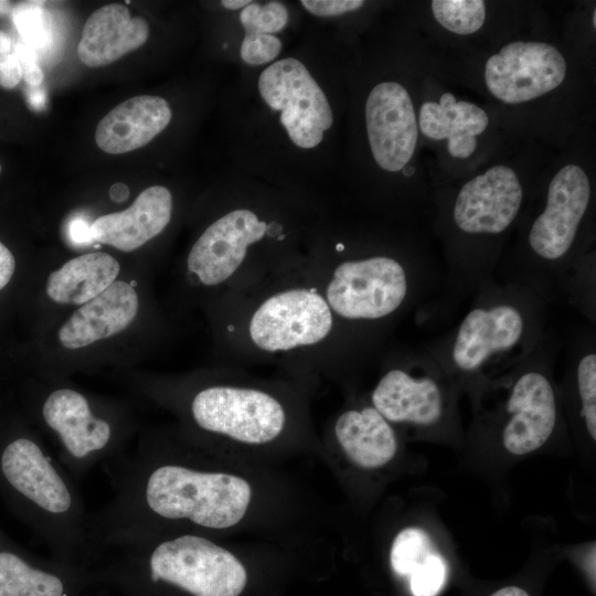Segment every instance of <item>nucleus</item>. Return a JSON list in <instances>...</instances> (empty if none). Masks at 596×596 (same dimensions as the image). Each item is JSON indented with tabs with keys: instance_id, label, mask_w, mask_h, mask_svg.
<instances>
[{
	"instance_id": "obj_34",
	"label": "nucleus",
	"mask_w": 596,
	"mask_h": 596,
	"mask_svg": "<svg viewBox=\"0 0 596 596\" xmlns=\"http://www.w3.org/2000/svg\"><path fill=\"white\" fill-rule=\"evenodd\" d=\"M490 596H529V594L520 587L508 586L494 592Z\"/></svg>"
},
{
	"instance_id": "obj_16",
	"label": "nucleus",
	"mask_w": 596,
	"mask_h": 596,
	"mask_svg": "<svg viewBox=\"0 0 596 596\" xmlns=\"http://www.w3.org/2000/svg\"><path fill=\"white\" fill-rule=\"evenodd\" d=\"M172 207L171 192L166 187L152 185L145 189L127 210L97 217L89 234L96 242L131 252L166 228Z\"/></svg>"
},
{
	"instance_id": "obj_35",
	"label": "nucleus",
	"mask_w": 596,
	"mask_h": 596,
	"mask_svg": "<svg viewBox=\"0 0 596 596\" xmlns=\"http://www.w3.org/2000/svg\"><path fill=\"white\" fill-rule=\"evenodd\" d=\"M128 188L123 183H115L109 191L110 196L115 201H123L128 195Z\"/></svg>"
},
{
	"instance_id": "obj_6",
	"label": "nucleus",
	"mask_w": 596,
	"mask_h": 596,
	"mask_svg": "<svg viewBox=\"0 0 596 596\" xmlns=\"http://www.w3.org/2000/svg\"><path fill=\"white\" fill-rule=\"evenodd\" d=\"M396 360L375 385L372 406L391 424L419 430L441 426L451 411L448 383L453 381L425 347Z\"/></svg>"
},
{
	"instance_id": "obj_7",
	"label": "nucleus",
	"mask_w": 596,
	"mask_h": 596,
	"mask_svg": "<svg viewBox=\"0 0 596 596\" xmlns=\"http://www.w3.org/2000/svg\"><path fill=\"white\" fill-rule=\"evenodd\" d=\"M40 414L54 436L56 459L76 481L96 465L121 454L120 429L74 389L58 387L49 392Z\"/></svg>"
},
{
	"instance_id": "obj_32",
	"label": "nucleus",
	"mask_w": 596,
	"mask_h": 596,
	"mask_svg": "<svg viewBox=\"0 0 596 596\" xmlns=\"http://www.w3.org/2000/svg\"><path fill=\"white\" fill-rule=\"evenodd\" d=\"M22 78V71L17 55L10 54L0 56V86L6 89L14 88Z\"/></svg>"
},
{
	"instance_id": "obj_27",
	"label": "nucleus",
	"mask_w": 596,
	"mask_h": 596,
	"mask_svg": "<svg viewBox=\"0 0 596 596\" xmlns=\"http://www.w3.org/2000/svg\"><path fill=\"white\" fill-rule=\"evenodd\" d=\"M289 13L285 4L270 1L265 4L251 2L241 10L240 22L245 32L275 34L288 23Z\"/></svg>"
},
{
	"instance_id": "obj_37",
	"label": "nucleus",
	"mask_w": 596,
	"mask_h": 596,
	"mask_svg": "<svg viewBox=\"0 0 596 596\" xmlns=\"http://www.w3.org/2000/svg\"><path fill=\"white\" fill-rule=\"evenodd\" d=\"M251 2L252 1L249 0H223L221 1V4L228 10L235 11V10H242Z\"/></svg>"
},
{
	"instance_id": "obj_31",
	"label": "nucleus",
	"mask_w": 596,
	"mask_h": 596,
	"mask_svg": "<svg viewBox=\"0 0 596 596\" xmlns=\"http://www.w3.org/2000/svg\"><path fill=\"white\" fill-rule=\"evenodd\" d=\"M300 4L317 17H337L360 9L362 0H301Z\"/></svg>"
},
{
	"instance_id": "obj_4",
	"label": "nucleus",
	"mask_w": 596,
	"mask_h": 596,
	"mask_svg": "<svg viewBox=\"0 0 596 596\" xmlns=\"http://www.w3.org/2000/svg\"><path fill=\"white\" fill-rule=\"evenodd\" d=\"M444 270L409 264L389 254L339 263L327 284L331 311L354 323H380L416 306L427 307L439 294Z\"/></svg>"
},
{
	"instance_id": "obj_21",
	"label": "nucleus",
	"mask_w": 596,
	"mask_h": 596,
	"mask_svg": "<svg viewBox=\"0 0 596 596\" xmlns=\"http://www.w3.org/2000/svg\"><path fill=\"white\" fill-rule=\"evenodd\" d=\"M422 132L435 140L447 139L448 152L455 158H468L476 150V136L489 124L487 113L466 100H456L451 93L440 96L439 103L426 102L419 109Z\"/></svg>"
},
{
	"instance_id": "obj_1",
	"label": "nucleus",
	"mask_w": 596,
	"mask_h": 596,
	"mask_svg": "<svg viewBox=\"0 0 596 596\" xmlns=\"http://www.w3.org/2000/svg\"><path fill=\"white\" fill-rule=\"evenodd\" d=\"M551 333L544 299L524 285L492 276L457 323L424 347L455 384L482 392Z\"/></svg>"
},
{
	"instance_id": "obj_23",
	"label": "nucleus",
	"mask_w": 596,
	"mask_h": 596,
	"mask_svg": "<svg viewBox=\"0 0 596 596\" xmlns=\"http://www.w3.org/2000/svg\"><path fill=\"white\" fill-rule=\"evenodd\" d=\"M566 373L574 389L578 416L592 440H596V338L594 329L573 336Z\"/></svg>"
},
{
	"instance_id": "obj_8",
	"label": "nucleus",
	"mask_w": 596,
	"mask_h": 596,
	"mask_svg": "<svg viewBox=\"0 0 596 596\" xmlns=\"http://www.w3.org/2000/svg\"><path fill=\"white\" fill-rule=\"evenodd\" d=\"M264 103L279 113V121L289 140L300 149L321 143L333 123L329 100L306 65L286 57L267 66L258 77Z\"/></svg>"
},
{
	"instance_id": "obj_38",
	"label": "nucleus",
	"mask_w": 596,
	"mask_h": 596,
	"mask_svg": "<svg viewBox=\"0 0 596 596\" xmlns=\"http://www.w3.org/2000/svg\"><path fill=\"white\" fill-rule=\"evenodd\" d=\"M12 7L9 1H0V15L12 12Z\"/></svg>"
},
{
	"instance_id": "obj_2",
	"label": "nucleus",
	"mask_w": 596,
	"mask_h": 596,
	"mask_svg": "<svg viewBox=\"0 0 596 596\" xmlns=\"http://www.w3.org/2000/svg\"><path fill=\"white\" fill-rule=\"evenodd\" d=\"M86 571L97 588L121 596H240L247 581L233 553L192 532L110 540L93 550Z\"/></svg>"
},
{
	"instance_id": "obj_26",
	"label": "nucleus",
	"mask_w": 596,
	"mask_h": 596,
	"mask_svg": "<svg viewBox=\"0 0 596 596\" xmlns=\"http://www.w3.org/2000/svg\"><path fill=\"white\" fill-rule=\"evenodd\" d=\"M43 2L26 1L12 9L13 23L24 43L36 51L50 40V22Z\"/></svg>"
},
{
	"instance_id": "obj_5",
	"label": "nucleus",
	"mask_w": 596,
	"mask_h": 596,
	"mask_svg": "<svg viewBox=\"0 0 596 596\" xmlns=\"http://www.w3.org/2000/svg\"><path fill=\"white\" fill-rule=\"evenodd\" d=\"M560 349L554 333L523 361L489 385L501 396L496 411L488 412L497 422L504 449L523 456L541 448L558 423V403L552 369Z\"/></svg>"
},
{
	"instance_id": "obj_28",
	"label": "nucleus",
	"mask_w": 596,
	"mask_h": 596,
	"mask_svg": "<svg viewBox=\"0 0 596 596\" xmlns=\"http://www.w3.org/2000/svg\"><path fill=\"white\" fill-rule=\"evenodd\" d=\"M446 565L443 557L432 552L411 574L409 585L414 596H436L444 585Z\"/></svg>"
},
{
	"instance_id": "obj_40",
	"label": "nucleus",
	"mask_w": 596,
	"mask_h": 596,
	"mask_svg": "<svg viewBox=\"0 0 596 596\" xmlns=\"http://www.w3.org/2000/svg\"><path fill=\"white\" fill-rule=\"evenodd\" d=\"M0 173H1V164H0Z\"/></svg>"
},
{
	"instance_id": "obj_14",
	"label": "nucleus",
	"mask_w": 596,
	"mask_h": 596,
	"mask_svg": "<svg viewBox=\"0 0 596 596\" xmlns=\"http://www.w3.org/2000/svg\"><path fill=\"white\" fill-rule=\"evenodd\" d=\"M365 124L375 162L398 172L409 162L417 142V123L408 92L396 82H382L365 103Z\"/></svg>"
},
{
	"instance_id": "obj_19",
	"label": "nucleus",
	"mask_w": 596,
	"mask_h": 596,
	"mask_svg": "<svg viewBox=\"0 0 596 596\" xmlns=\"http://www.w3.org/2000/svg\"><path fill=\"white\" fill-rule=\"evenodd\" d=\"M148 36L149 25L143 18H132L123 4H106L86 20L77 56L88 67L106 66L143 45Z\"/></svg>"
},
{
	"instance_id": "obj_12",
	"label": "nucleus",
	"mask_w": 596,
	"mask_h": 596,
	"mask_svg": "<svg viewBox=\"0 0 596 596\" xmlns=\"http://www.w3.org/2000/svg\"><path fill=\"white\" fill-rule=\"evenodd\" d=\"M523 190L515 172L507 166H494L467 181L451 207V221L466 237H496L517 219Z\"/></svg>"
},
{
	"instance_id": "obj_11",
	"label": "nucleus",
	"mask_w": 596,
	"mask_h": 596,
	"mask_svg": "<svg viewBox=\"0 0 596 596\" xmlns=\"http://www.w3.org/2000/svg\"><path fill=\"white\" fill-rule=\"evenodd\" d=\"M566 75V61L553 45L536 41H514L486 62L489 92L507 104H520L558 87Z\"/></svg>"
},
{
	"instance_id": "obj_22",
	"label": "nucleus",
	"mask_w": 596,
	"mask_h": 596,
	"mask_svg": "<svg viewBox=\"0 0 596 596\" xmlns=\"http://www.w3.org/2000/svg\"><path fill=\"white\" fill-rule=\"evenodd\" d=\"M119 270V263L108 253L83 254L50 274L46 294L58 304L84 305L108 288Z\"/></svg>"
},
{
	"instance_id": "obj_30",
	"label": "nucleus",
	"mask_w": 596,
	"mask_h": 596,
	"mask_svg": "<svg viewBox=\"0 0 596 596\" xmlns=\"http://www.w3.org/2000/svg\"><path fill=\"white\" fill-rule=\"evenodd\" d=\"M22 71V78L30 86H39L44 79V73L40 66L38 51L23 41H19L13 46Z\"/></svg>"
},
{
	"instance_id": "obj_24",
	"label": "nucleus",
	"mask_w": 596,
	"mask_h": 596,
	"mask_svg": "<svg viewBox=\"0 0 596 596\" xmlns=\"http://www.w3.org/2000/svg\"><path fill=\"white\" fill-rule=\"evenodd\" d=\"M432 11L441 26L462 35L477 32L486 19L482 0H434Z\"/></svg>"
},
{
	"instance_id": "obj_20",
	"label": "nucleus",
	"mask_w": 596,
	"mask_h": 596,
	"mask_svg": "<svg viewBox=\"0 0 596 596\" xmlns=\"http://www.w3.org/2000/svg\"><path fill=\"white\" fill-rule=\"evenodd\" d=\"M334 434L347 457L364 469L383 467L397 453L392 424L372 405L343 412L334 424Z\"/></svg>"
},
{
	"instance_id": "obj_13",
	"label": "nucleus",
	"mask_w": 596,
	"mask_h": 596,
	"mask_svg": "<svg viewBox=\"0 0 596 596\" xmlns=\"http://www.w3.org/2000/svg\"><path fill=\"white\" fill-rule=\"evenodd\" d=\"M269 224L249 209H234L206 227L188 255V270L205 286L236 274L251 246L265 237Z\"/></svg>"
},
{
	"instance_id": "obj_9",
	"label": "nucleus",
	"mask_w": 596,
	"mask_h": 596,
	"mask_svg": "<svg viewBox=\"0 0 596 596\" xmlns=\"http://www.w3.org/2000/svg\"><path fill=\"white\" fill-rule=\"evenodd\" d=\"M190 412L200 429L251 445L274 440L286 422L285 411L274 396L234 386L199 391L191 401Z\"/></svg>"
},
{
	"instance_id": "obj_29",
	"label": "nucleus",
	"mask_w": 596,
	"mask_h": 596,
	"mask_svg": "<svg viewBox=\"0 0 596 596\" xmlns=\"http://www.w3.org/2000/svg\"><path fill=\"white\" fill-rule=\"evenodd\" d=\"M283 43L275 34L245 32L240 47L242 61L252 66L265 65L281 52Z\"/></svg>"
},
{
	"instance_id": "obj_15",
	"label": "nucleus",
	"mask_w": 596,
	"mask_h": 596,
	"mask_svg": "<svg viewBox=\"0 0 596 596\" xmlns=\"http://www.w3.org/2000/svg\"><path fill=\"white\" fill-rule=\"evenodd\" d=\"M86 571L0 549V596H94Z\"/></svg>"
},
{
	"instance_id": "obj_36",
	"label": "nucleus",
	"mask_w": 596,
	"mask_h": 596,
	"mask_svg": "<svg viewBox=\"0 0 596 596\" xmlns=\"http://www.w3.org/2000/svg\"><path fill=\"white\" fill-rule=\"evenodd\" d=\"M13 46L10 35L0 31V56L12 53Z\"/></svg>"
},
{
	"instance_id": "obj_3",
	"label": "nucleus",
	"mask_w": 596,
	"mask_h": 596,
	"mask_svg": "<svg viewBox=\"0 0 596 596\" xmlns=\"http://www.w3.org/2000/svg\"><path fill=\"white\" fill-rule=\"evenodd\" d=\"M0 476L24 507L51 557L84 570L88 513L77 481L56 457L33 437L19 436L1 448Z\"/></svg>"
},
{
	"instance_id": "obj_33",
	"label": "nucleus",
	"mask_w": 596,
	"mask_h": 596,
	"mask_svg": "<svg viewBox=\"0 0 596 596\" xmlns=\"http://www.w3.org/2000/svg\"><path fill=\"white\" fill-rule=\"evenodd\" d=\"M15 268V260L10 249L0 242V290L10 281Z\"/></svg>"
},
{
	"instance_id": "obj_17",
	"label": "nucleus",
	"mask_w": 596,
	"mask_h": 596,
	"mask_svg": "<svg viewBox=\"0 0 596 596\" xmlns=\"http://www.w3.org/2000/svg\"><path fill=\"white\" fill-rule=\"evenodd\" d=\"M138 305L135 288L126 281L115 280L63 323L58 340L64 348L79 349L113 337L131 323Z\"/></svg>"
},
{
	"instance_id": "obj_18",
	"label": "nucleus",
	"mask_w": 596,
	"mask_h": 596,
	"mask_svg": "<svg viewBox=\"0 0 596 596\" xmlns=\"http://www.w3.org/2000/svg\"><path fill=\"white\" fill-rule=\"evenodd\" d=\"M171 118L172 110L164 98L138 95L118 104L100 119L95 141L107 153H126L149 143Z\"/></svg>"
},
{
	"instance_id": "obj_10",
	"label": "nucleus",
	"mask_w": 596,
	"mask_h": 596,
	"mask_svg": "<svg viewBox=\"0 0 596 596\" xmlns=\"http://www.w3.org/2000/svg\"><path fill=\"white\" fill-rule=\"evenodd\" d=\"M333 328V312L324 297L312 289L291 288L265 299L253 312L248 334L267 352L309 347L326 339Z\"/></svg>"
},
{
	"instance_id": "obj_39",
	"label": "nucleus",
	"mask_w": 596,
	"mask_h": 596,
	"mask_svg": "<svg viewBox=\"0 0 596 596\" xmlns=\"http://www.w3.org/2000/svg\"><path fill=\"white\" fill-rule=\"evenodd\" d=\"M593 25L594 28L596 26V12L595 11L593 13Z\"/></svg>"
},
{
	"instance_id": "obj_25",
	"label": "nucleus",
	"mask_w": 596,
	"mask_h": 596,
	"mask_svg": "<svg viewBox=\"0 0 596 596\" xmlns=\"http://www.w3.org/2000/svg\"><path fill=\"white\" fill-rule=\"evenodd\" d=\"M434 552L429 536L419 528H406L395 536L390 561L400 576H411L414 570Z\"/></svg>"
}]
</instances>
